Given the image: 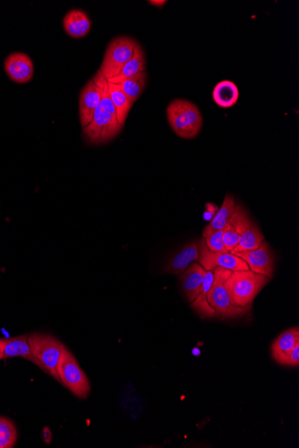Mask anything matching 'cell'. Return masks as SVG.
Listing matches in <instances>:
<instances>
[{
	"instance_id": "obj_1",
	"label": "cell",
	"mask_w": 299,
	"mask_h": 448,
	"mask_svg": "<svg viewBox=\"0 0 299 448\" xmlns=\"http://www.w3.org/2000/svg\"><path fill=\"white\" fill-rule=\"evenodd\" d=\"M100 93V103L93 115L91 123L83 128V135L91 145H98L109 142L122 130L117 119L116 108L109 95L107 80L100 71L93 78Z\"/></svg>"
},
{
	"instance_id": "obj_2",
	"label": "cell",
	"mask_w": 299,
	"mask_h": 448,
	"mask_svg": "<svg viewBox=\"0 0 299 448\" xmlns=\"http://www.w3.org/2000/svg\"><path fill=\"white\" fill-rule=\"evenodd\" d=\"M268 276L251 271H232L224 286L233 306L250 308L253 300L270 281Z\"/></svg>"
},
{
	"instance_id": "obj_3",
	"label": "cell",
	"mask_w": 299,
	"mask_h": 448,
	"mask_svg": "<svg viewBox=\"0 0 299 448\" xmlns=\"http://www.w3.org/2000/svg\"><path fill=\"white\" fill-rule=\"evenodd\" d=\"M166 112L170 127L180 138L194 139L199 134L203 118L199 108L194 103L187 100H174Z\"/></svg>"
},
{
	"instance_id": "obj_4",
	"label": "cell",
	"mask_w": 299,
	"mask_h": 448,
	"mask_svg": "<svg viewBox=\"0 0 299 448\" xmlns=\"http://www.w3.org/2000/svg\"><path fill=\"white\" fill-rule=\"evenodd\" d=\"M57 373L59 383L63 385L76 397L85 399L91 392L88 377L80 367L73 353L65 348L59 357Z\"/></svg>"
},
{
	"instance_id": "obj_5",
	"label": "cell",
	"mask_w": 299,
	"mask_h": 448,
	"mask_svg": "<svg viewBox=\"0 0 299 448\" xmlns=\"http://www.w3.org/2000/svg\"><path fill=\"white\" fill-rule=\"evenodd\" d=\"M28 342L34 357L43 367V372L59 382L57 365L65 346L53 335L45 333L28 335Z\"/></svg>"
},
{
	"instance_id": "obj_6",
	"label": "cell",
	"mask_w": 299,
	"mask_h": 448,
	"mask_svg": "<svg viewBox=\"0 0 299 448\" xmlns=\"http://www.w3.org/2000/svg\"><path fill=\"white\" fill-rule=\"evenodd\" d=\"M137 43L130 37L113 38L107 45L99 71L107 80L120 75L134 54Z\"/></svg>"
},
{
	"instance_id": "obj_7",
	"label": "cell",
	"mask_w": 299,
	"mask_h": 448,
	"mask_svg": "<svg viewBox=\"0 0 299 448\" xmlns=\"http://www.w3.org/2000/svg\"><path fill=\"white\" fill-rule=\"evenodd\" d=\"M232 271L229 269L216 268L214 271V281L207 293L209 304L215 311L224 318H235L242 316L249 311L250 308H238L232 306L224 283Z\"/></svg>"
},
{
	"instance_id": "obj_8",
	"label": "cell",
	"mask_w": 299,
	"mask_h": 448,
	"mask_svg": "<svg viewBox=\"0 0 299 448\" xmlns=\"http://www.w3.org/2000/svg\"><path fill=\"white\" fill-rule=\"evenodd\" d=\"M199 246V264L205 271H214L216 268L229 271H249L248 265L242 259L231 253H215L211 251L205 244L204 238L198 241Z\"/></svg>"
},
{
	"instance_id": "obj_9",
	"label": "cell",
	"mask_w": 299,
	"mask_h": 448,
	"mask_svg": "<svg viewBox=\"0 0 299 448\" xmlns=\"http://www.w3.org/2000/svg\"><path fill=\"white\" fill-rule=\"evenodd\" d=\"M248 265L249 271L264 275L272 278L274 273L276 259L269 244L263 241L256 250L235 254Z\"/></svg>"
},
{
	"instance_id": "obj_10",
	"label": "cell",
	"mask_w": 299,
	"mask_h": 448,
	"mask_svg": "<svg viewBox=\"0 0 299 448\" xmlns=\"http://www.w3.org/2000/svg\"><path fill=\"white\" fill-rule=\"evenodd\" d=\"M21 357L43 370L39 360L34 357L28 342V334L9 338H0V360Z\"/></svg>"
},
{
	"instance_id": "obj_11",
	"label": "cell",
	"mask_w": 299,
	"mask_h": 448,
	"mask_svg": "<svg viewBox=\"0 0 299 448\" xmlns=\"http://www.w3.org/2000/svg\"><path fill=\"white\" fill-rule=\"evenodd\" d=\"M100 93L95 80H90L83 87L79 97V118L82 127L91 123L93 115L100 103Z\"/></svg>"
},
{
	"instance_id": "obj_12",
	"label": "cell",
	"mask_w": 299,
	"mask_h": 448,
	"mask_svg": "<svg viewBox=\"0 0 299 448\" xmlns=\"http://www.w3.org/2000/svg\"><path fill=\"white\" fill-rule=\"evenodd\" d=\"M5 70L9 78L16 83L29 82L34 71L32 59L21 52H16L6 58Z\"/></svg>"
},
{
	"instance_id": "obj_13",
	"label": "cell",
	"mask_w": 299,
	"mask_h": 448,
	"mask_svg": "<svg viewBox=\"0 0 299 448\" xmlns=\"http://www.w3.org/2000/svg\"><path fill=\"white\" fill-rule=\"evenodd\" d=\"M249 220L248 212L243 206L236 204L235 212L224 229V246L229 253L238 246L241 234Z\"/></svg>"
},
{
	"instance_id": "obj_14",
	"label": "cell",
	"mask_w": 299,
	"mask_h": 448,
	"mask_svg": "<svg viewBox=\"0 0 299 448\" xmlns=\"http://www.w3.org/2000/svg\"><path fill=\"white\" fill-rule=\"evenodd\" d=\"M199 255L197 241H191L169 259L165 272L167 274L182 275L192 262L199 260Z\"/></svg>"
},
{
	"instance_id": "obj_15",
	"label": "cell",
	"mask_w": 299,
	"mask_h": 448,
	"mask_svg": "<svg viewBox=\"0 0 299 448\" xmlns=\"http://www.w3.org/2000/svg\"><path fill=\"white\" fill-rule=\"evenodd\" d=\"M206 271L199 264H194L180 275L184 293L192 303L199 296Z\"/></svg>"
},
{
	"instance_id": "obj_16",
	"label": "cell",
	"mask_w": 299,
	"mask_h": 448,
	"mask_svg": "<svg viewBox=\"0 0 299 448\" xmlns=\"http://www.w3.org/2000/svg\"><path fill=\"white\" fill-rule=\"evenodd\" d=\"M63 26L69 36L79 38L86 36L91 30V21L82 10L74 9L65 16Z\"/></svg>"
},
{
	"instance_id": "obj_17",
	"label": "cell",
	"mask_w": 299,
	"mask_h": 448,
	"mask_svg": "<svg viewBox=\"0 0 299 448\" xmlns=\"http://www.w3.org/2000/svg\"><path fill=\"white\" fill-rule=\"evenodd\" d=\"M264 241V236L258 226L256 225L250 219L248 224L243 231L239 239V243L231 253L236 254L239 253H245V251L256 250L262 244Z\"/></svg>"
},
{
	"instance_id": "obj_18",
	"label": "cell",
	"mask_w": 299,
	"mask_h": 448,
	"mask_svg": "<svg viewBox=\"0 0 299 448\" xmlns=\"http://www.w3.org/2000/svg\"><path fill=\"white\" fill-rule=\"evenodd\" d=\"M239 92L238 87L231 80H224L217 83L213 90V99L219 107L229 108L238 103Z\"/></svg>"
},
{
	"instance_id": "obj_19",
	"label": "cell",
	"mask_w": 299,
	"mask_h": 448,
	"mask_svg": "<svg viewBox=\"0 0 299 448\" xmlns=\"http://www.w3.org/2000/svg\"><path fill=\"white\" fill-rule=\"evenodd\" d=\"M107 90H109L110 100L116 108L118 122L124 127L127 115L134 104L131 103L117 83H112L107 80Z\"/></svg>"
},
{
	"instance_id": "obj_20",
	"label": "cell",
	"mask_w": 299,
	"mask_h": 448,
	"mask_svg": "<svg viewBox=\"0 0 299 448\" xmlns=\"http://www.w3.org/2000/svg\"><path fill=\"white\" fill-rule=\"evenodd\" d=\"M236 207V203L234 197L232 195H226L224 203H222L221 209H219L217 214L204 229L203 237L207 236L208 234L215 232V231L224 229L233 212H235Z\"/></svg>"
},
{
	"instance_id": "obj_21",
	"label": "cell",
	"mask_w": 299,
	"mask_h": 448,
	"mask_svg": "<svg viewBox=\"0 0 299 448\" xmlns=\"http://www.w3.org/2000/svg\"><path fill=\"white\" fill-rule=\"evenodd\" d=\"M299 343V328H292L284 331L277 338L272 345V355L273 359L279 363L285 355L291 351Z\"/></svg>"
},
{
	"instance_id": "obj_22",
	"label": "cell",
	"mask_w": 299,
	"mask_h": 448,
	"mask_svg": "<svg viewBox=\"0 0 299 448\" xmlns=\"http://www.w3.org/2000/svg\"><path fill=\"white\" fill-rule=\"evenodd\" d=\"M117 83L120 86L121 90L126 94L127 97L132 103H135L142 95L145 89L146 83H147V73L142 72L137 73L134 76L128 77L122 80H115L110 82Z\"/></svg>"
},
{
	"instance_id": "obj_23",
	"label": "cell",
	"mask_w": 299,
	"mask_h": 448,
	"mask_svg": "<svg viewBox=\"0 0 299 448\" xmlns=\"http://www.w3.org/2000/svg\"><path fill=\"white\" fill-rule=\"evenodd\" d=\"M213 281L214 272L211 271H206L199 296H198L196 299L192 303L194 309L197 311V313L199 314L201 318H211L214 317V315L216 314L215 313L213 308H211L210 304H209L207 300V293L209 290L211 288Z\"/></svg>"
},
{
	"instance_id": "obj_24",
	"label": "cell",
	"mask_w": 299,
	"mask_h": 448,
	"mask_svg": "<svg viewBox=\"0 0 299 448\" xmlns=\"http://www.w3.org/2000/svg\"><path fill=\"white\" fill-rule=\"evenodd\" d=\"M145 69L146 59L145 52L142 51L140 45L137 43V47L135 48L133 56H132L130 61L123 66L120 75L107 80H109V82H115V80L128 78V77L134 76L137 75V73L145 72Z\"/></svg>"
},
{
	"instance_id": "obj_25",
	"label": "cell",
	"mask_w": 299,
	"mask_h": 448,
	"mask_svg": "<svg viewBox=\"0 0 299 448\" xmlns=\"http://www.w3.org/2000/svg\"><path fill=\"white\" fill-rule=\"evenodd\" d=\"M17 441V430L11 420L0 417V448H13Z\"/></svg>"
},
{
	"instance_id": "obj_26",
	"label": "cell",
	"mask_w": 299,
	"mask_h": 448,
	"mask_svg": "<svg viewBox=\"0 0 299 448\" xmlns=\"http://www.w3.org/2000/svg\"><path fill=\"white\" fill-rule=\"evenodd\" d=\"M205 244L211 251L215 253H229L226 249L224 241V229L208 234L204 237Z\"/></svg>"
},
{
	"instance_id": "obj_27",
	"label": "cell",
	"mask_w": 299,
	"mask_h": 448,
	"mask_svg": "<svg viewBox=\"0 0 299 448\" xmlns=\"http://www.w3.org/2000/svg\"><path fill=\"white\" fill-rule=\"evenodd\" d=\"M278 363L281 364V365L298 367L299 365V343Z\"/></svg>"
},
{
	"instance_id": "obj_28",
	"label": "cell",
	"mask_w": 299,
	"mask_h": 448,
	"mask_svg": "<svg viewBox=\"0 0 299 448\" xmlns=\"http://www.w3.org/2000/svg\"><path fill=\"white\" fill-rule=\"evenodd\" d=\"M219 208L216 205L211 202H207L206 204H205V212L204 213V220L211 222V219L217 214Z\"/></svg>"
},
{
	"instance_id": "obj_29",
	"label": "cell",
	"mask_w": 299,
	"mask_h": 448,
	"mask_svg": "<svg viewBox=\"0 0 299 448\" xmlns=\"http://www.w3.org/2000/svg\"><path fill=\"white\" fill-rule=\"evenodd\" d=\"M150 4L157 6V8H162L167 3L166 0H151L149 1Z\"/></svg>"
}]
</instances>
